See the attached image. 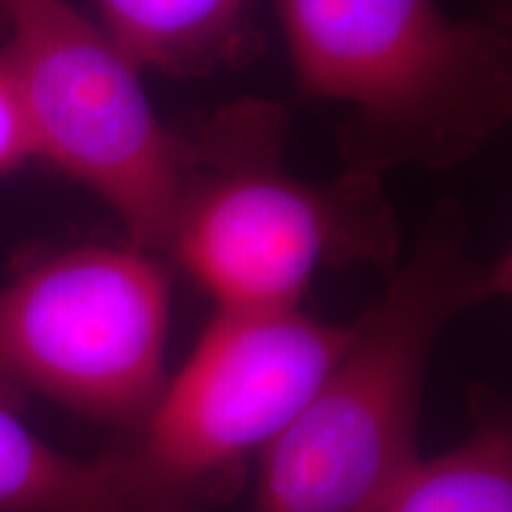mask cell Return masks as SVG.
<instances>
[{"mask_svg":"<svg viewBox=\"0 0 512 512\" xmlns=\"http://www.w3.org/2000/svg\"><path fill=\"white\" fill-rule=\"evenodd\" d=\"M510 259L484 261L456 204H441L354 323L347 351L261 453L256 512H363L422 458L427 370L451 320L510 290Z\"/></svg>","mask_w":512,"mask_h":512,"instance_id":"obj_1","label":"cell"},{"mask_svg":"<svg viewBox=\"0 0 512 512\" xmlns=\"http://www.w3.org/2000/svg\"><path fill=\"white\" fill-rule=\"evenodd\" d=\"M299 88L344 110L347 169H451L512 114V46L501 27L439 0H275Z\"/></svg>","mask_w":512,"mask_h":512,"instance_id":"obj_2","label":"cell"},{"mask_svg":"<svg viewBox=\"0 0 512 512\" xmlns=\"http://www.w3.org/2000/svg\"><path fill=\"white\" fill-rule=\"evenodd\" d=\"M185 133L190 174L166 254L219 309H299L320 268L394 266L401 256L382 176L347 166L325 183L290 176L275 105L240 102Z\"/></svg>","mask_w":512,"mask_h":512,"instance_id":"obj_3","label":"cell"},{"mask_svg":"<svg viewBox=\"0 0 512 512\" xmlns=\"http://www.w3.org/2000/svg\"><path fill=\"white\" fill-rule=\"evenodd\" d=\"M354 325L299 309L216 311L131 441L110 451L126 512H188L264 453L347 351Z\"/></svg>","mask_w":512,"mask_h":512,"instance_id":"obj_4","label":"cell"},{"mask_svg":"<svg viewBox=\"0 0 512 512\" xmlns=\"http://www.w3.org/2000/svg\"><path fill=\"white\" fill-rule=\"evenodd\" d=\"M0 55L34 162L93 190L128 245L166 252L188 185L190 140L157 117L136 64L67 0H46L10 22Z\"/></svg>","mask_w":512,"mask_h":512,"instance_id":"obj_5","label":"cell"},{"mask_svg":"<svg viewBox=\"0 0 512 512\" xmlns=\"http://www.w3.org/2000/svg\"><path fill=\"white\" fill-rule=\"evenodd\" d=\"M169 280L150 252L79 245L0 285V382L133 434L162 394Z\"/></svg>","mask_w":512,"mask_h":512,"instance_id":"obj_6","label":"cell"},{"mask_svg":"<svg viewBox=\"0 0 512 512\" xmlns=\"http://www.w3.org/2000/svg\"><path fill=\"white\" fill-rule=\"evenodd\" d=\"M98 8L100 29L140 72L197 79L259 53L252 0H98Z\"/></svg>","mask_w":512,"mask_h":512,"instance_id":"obj_7","label":"cell"},{"mask_svg":"<svg viewBox=\"0 0 512 512\" xmlns=\"http://www.w3.org/2000/svg\"><path fill=\"white\" fill-rule=\"evenodd\" d=\"M0 512H126L112 453L76 460L22 418L19 392L0 382Z\"/></svg>","mask_w":512,"mask_h":512,"instance_id":"obj_8","label":"cell"},{"mask_svg":"<svg viewBox=\"0 0 512 512\" xmlns=\"http://www.w3.org/2000/svg\"><path fill=\"white\" fill-rule=\"evenodd\" d=\"M363 512H512V432L482 413L463 444L420 458Z\"/></svg>","mask_w":512,"mask_h":512,"instance_id":"obj_9","label":"cell"},{"mask_svg":"<svg viewBox=\"0 0 512 512\" xmlns=\"http://www.w3.org/2000/svg\"><path fill=\"white\" fill-rule=\"evenodd\" d=\"M29 162H34V157H31L15 81L0 55V176L12 174Z\"/></svg>","mask_w":512,"mask_h":512,"instance_id":"obj_10","label":"cell"},{"mask_svg":"<svg viewBox=\"0 0 512 512\" xmlns=\"http://www.w3.org/2000/svg\"><path fill=\"white\" fill-rule=\"evenodd\" d=\"M43 3H46V0H0V17L10 24L15 22L17 17L27 15L29 10H34Z\"/></svg>","mask_w":512,"mask_h":512,"instance_id":"obj_11","label":"cell"}]
</instances>
